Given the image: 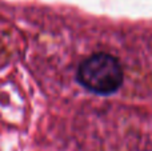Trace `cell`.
I'll return each instance as SVG.
<instances>
[{
	"label": "cell",
	"mask_w": 152,
	"mask_h": 151,
	"mask_svg": "<svg viewBox=\"0 0 152 151\" xmlns=\"http://www.w3.org/2000/svg\"><path fill=\"white\" fill-rule=\"evenodd\" d=\"M124 72L119 60L100 52L87 58L79 66L77 80L84 88L99 95H110L121 87Z\"/></svg>",
	"instance_id": "1"
}]
</instances>
